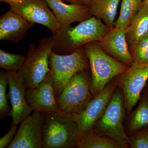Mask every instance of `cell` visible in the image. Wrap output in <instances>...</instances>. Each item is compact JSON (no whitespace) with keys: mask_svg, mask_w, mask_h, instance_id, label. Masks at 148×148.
I'll return each instance as SVG.
<instances>
[{"mask_svg":"<svg viewBox=\"0 0 148 148\" xmlns=\"http://www.w3.org/2000/svg\"><path fill=\"white\" fill-rule=\"evenodd\" d=\"M98 43L103 50L128 67L133 64L132 55L126 38V30L115 27L108 33Z\"/></svg>","mask_w":148,"mask_h":148,"instance_id":"14","label":"cell"},{"mask_svg":"<svg viewBox=\"0 0 148 148\" xmlns=\"http://www.w3.org/2000/svg\"><path fill=\"white\" fill-rule=\"evenodd\" d=\"M53 44L52 36L40 39L37 46L29 45L24 65L17 72L26 89L38 86L50 72L49 58Z\"/></svg>","mask_w":148,"mask_h":148,"instance_id":"4","label":"cell"},{"mask_svg":"<svg viewBox=\"0 0 148 148\" xmlns=\"http://www.w3.org/2000/svg\"><path fill=\"white\" fill-rule=\"evenodd\" d=\"M128 145L131 148H148V127L128 137Z\"/></svg>","mask_w":148,"mask_h":148,"instance_id":"25","label":"cell"},{"mask_svg":"<svg viewBox=\"0 0 148 148\" xmlns=\"http://www.w3.org/2000/svg\"><path fill=\"white\" fill-rule=\"evenodd\" d=\"M42 114V148L77 147L81 133L78 125L69 114L61 111Z\"/></svg>","mask_w":148,"mask_h":148,"instance_id":"2","label":"cell"},{"mask_svg":"<svg viewBox=\"0 0 148 148\" xmlns=\"http://www.w3.org/2000/svg\"><path fill=\"white\" fill-rule=\"evenodd\" d=\"M26 56L8 53L0 49V67L6 72H18L24 65Z\"/></svg>","mask_w":148,"mask_h":148,"instance_id":"22","label":"cell"},{"mask_svg":"<svg viewBox=\"0 0 148 148\" xmlns=\"http://www.w3.org/2000/svg\"><path fill=\"white\" fill-rule=\"evenodd\" d=\"M87 70L78 72L70 79L56 98L60 110L68 114L83 110L94 96L90 90L91 78Z\"/></svg>","mask_w":148,"mask_h":148,"instance_id":"7","label":"cell"},{"mask_svg":"<svg viewBox=\"0 0 148 148\" xmlns=\"http://www.w3.org/2000/svg\"><path fill=\"white\" fill-rule=\"evenodd\" d=\"M147 82H148V80ZM146 85H147V86H148V83H147V84H146Z\"/></svg>","mask_w":148,"mask_h":148,"instance_id":"31","label":"cell"},{"mask_svg":"<svg viewBox=\"0 0 148 148\" xmlns=\"http://www.w3.org/2000/svg\"><path fill=\"white\" fill-rule=\"evenodd\" d=\"M84 48L91 71L90 90L94 97L111 80L124 73L129 67L105 52L98 42L88 43Z\"/></svg>","mask_w":148,"mask_h":148,"instance_id":"3","label":"cell"},{"mask_svg":"<svg viewBox=\"0 0 148 148\" xmlns=\"http://www.w3.org/2000/svg\"><path fill=\"white\" fill-rule=\"evenodd\" d=\"M49 66L56 98L75 74L90 68L84 48L81 47L66 55L56 54L52 51L49 56Z\"/></svg>","mask_w":148,"mask_h":148,"instance_id":"6","label":"cell"},{"mask_svg":"<svg viewBox=\"0 0 148 148\" xmlns=\"http://www.w3.org/2000/svg\"><path fill=\"white\" fill-rule=\"evenodd\" d=\"M116 82L109 83L94 96L85 108L78 113L69 114L78 125L81 134L93 127L105 112L117 86Z\"/></svg>","mask_w":148,"mask_h":148,"instance_id":"9","label":"cell"},{"mask_svg":"<svg viewBox=\"0 0 148 148\" xmlns=\"http://www.w3.org/2000/svg\"><path fill=\"white\" fill-rule=\"evenodd\" d=\"M125 111L121 90H115L105 112L92 129L99 135L112 138L125 148H128V137L123 126Z\"/></svg>","mask_w":148,"mask_h":148,"instance_id":"5","label":"cell"},{"mask_svg":"<svg viewBox=\"0 0 148 148\" xmlns=\"http://www.w3.org/2000/svg\"><path fill=\"white\" fill-rule=\"evenodd\" d=\"M131 53L133 64H148V33L138 42Z\"/></svg>","mask_w":148,"mask_h":148,"instance_id":"24","label":"cell"},{"mask_svg":"<svg viewBox=\"0 0 148 148\" xmlns=\"http://www.w3.org/2000/svg\"><path fill=\"white\" fill-rule=\"evenodd\" d=\"M27 104L33 109L42 113L60 111L55 96V89L50 72L37 87L26 89Z\"/></svg>","mask_w":148,"mask_h":148,"instance_id":"12","label":"cell"},{"mask_svg":"<svg viewBox=\"0 0 148 148\" xmlns=\"http://www.w3.org/2000/svg\"><path fill=\"white\" fill-rule=\"evenodd\" d=\"M33 26L34 24L10 10L0 18V40L18 43Z\"/></svg>","mask_w":148,"mask_h":148,"instance_id":"16","label":"cell"},{"mask_svg":"<svg viewBox=\"0 0 148 148\" xmlns=\"http://www.w3.org/2000/svg\"><path fill=\"white\" fill-rule=\"evenodd\" d=\"M143 0H121L119 16L115 27L126 29L129 27L143 5Z\"/></svg>","mask_w":148,"mask_h":148,"instance_id":"21","label":"cell"},{"mask_svg":"<svg viewBox=\"0 0 148 148\" xmlns=\"http://www.w3.org/2000/svg\"><path fill=\"white\" fill-rule=\"evenodd\" d=\"M25 0H0L1 2L6 3L10 6L17 4L24 1Z\"/></svg>","mask_w":148,"mask_h":148,"instance_id":"27","label":"cell"},{"mask_svg":"<svg viewBox=\"0 0 148 148\" xmlns=\"http://www.w3.org/2000/svg\"><path fill=\"white\" fill-rule=\"evenodd\" d=\"M125 30L131 53L138 42L148 33V3L143 1L141 8Z\"/></svg>","mask_w":148,"mask_h":148,"instance_id":"17","label":"cell"},{"mask_svg":"<svg viewBox=\"0 0 148 148\" xmlns=\"http://www.w3.org/2000/svg\"><path fill=\"white\" fill-rule=\"evenodd\" d=\"M84 1L86 4L87 5H88L89 3V0H84Z\"/></svg>","mask_w":148,"mask_h":148,"instance_id":"29","label":"cell"},{"mask_svg":"<svg viewBox=\"0 0 148 148\" xmlns=\"http://www.w3.org/2000/svg\"><path fill=\"white\" fill-rule=\"evenodd\" d=\"M120 0H89L88 7L91 15L101 20L109 30L115 27Z\"/></svg>","mask_w":148,"mask_h":148,"instance_id":"18","label":"cell"},{"mask_svg":"<svg viewBox=\"0 0 148 148\" xmlns=\"http://www.w3.org/2000/svg\"><path fill=\"white\" fill-rule=\"evenodd\" d=\"M7 72L9 88L8 97L11 104L9 116L12 119V126L21 123L33 110L27 104L25 97L26 88L17 72Z\"/></svg>","mask_w":148,"mask_h":148,"instance_id":"13","label":"cell"},{"mask_svg":"<svg viewBox=\"0 0 148 148\" xmlns=\"http://www.w3.org/2000/svg\"><path fill=\"white\" fill-rule=\"evenodd\" d=\"M8 85L7 72L0 71V116L3 119L9 115L10 109L8 103L7 87Z\"/></svg>","mask_w":148,"mask_h":148,"instance_id":"23","label":"cell"},{"mask_svg":"<svg viewBox=\"0 0 148 148\" xmlns=\"http://www.w3.org/2000/svg\"><path fill=\"white\" fill-rule=\"evenodd\" d=\"M19 129L7 148H42L43 123L42 113L34 111L21 123Z\"/></svg>","mask_w":148,"mask_h":148,"instance_id":"11","label":"cell"},{"mask_svg":"<svg viewBox=\"0 0 148 148\" xmlns=\"http://www.w3.org/2000/svg\"><path fill=\"white\" fill-rule=\"evenodd\" d=\"M148 80V64H133L118 76L117 85L121 88L125 111L130 113L140 100V95Z\"/></svg>","mask_w":148,"mask_h":148,"instance_id":"8","label":"cell"},{"mask_svg":"<svg viewBox=\"0 0 148 148\" xmlns=\"http://www.w3.org/2000/svg\"><path fill=\"white\" fill-rule=\"evenodd\" d=\"M45 1L55 15L59 29L73 22L84 21L92 16L87 5L67 4L62 0Z\"/></svg>","mask_w":148,"mask_h":148,"instance_id":"15","label":"cell"},{"mask_svg":"<svg viewBox=\"0 0 148 148\" xmlns=\"http://www.w3.org/2000/svg\"><path fill=\"white\" fill-rule=\"evenodd\" d=\"M130 114L127 124L130 132L148 127V93L143 95L137 108Z\"/></svg>","mask_w":148,"mask_h":148,"instance_id":"20","label":"cell"},{"mask_svg":"<svg viewBox=\"0 0 148 148\" xmlns=\"http://www.w3.org/2000/svg\"><path fill=\"white\" fill-rule=\"evenodd\" d=\"M17 125L11 126L10 130L0 139V148H7L16 135Z\"/></svg>","mask_w":148,"mask_h":148,"instance_id":"26","label":"cell"},{"mask_svg":"<svg viewBox=\"0 0 148 148\" xmlns=\"http://www.w3.org/2000/svg\"><path fill=\"white\" fill-rule=\"evenodd\" d=\"M143 1L148 3V0H143Z\"/></svg>","mask_w":148,"mask_h":148,"instance_id":"30","label":"cell"},{"mask_svg":"<svg viewBox=\"0 0 148 148\" xmlns=\"http://www.w3.org/2000/svg\"><path fill=\"white\" fill-rule=\"evenodd\" d=\"M77 147L78 148H125L113 139L96 133L92 128L81 134Z\"/></svg>","mask_w":148,"mask_h":148,"instance_id":"19","label":"cell"},{"mask_svg":"<svg viewBox=\"0 0 148 148\" xmlns=\"http://www.w3.org/2000/svg\"><path fill=\"white\" fill-rule=\"evenodd\" d=\"M71 4H86L84 0H62Z\"/></svg>","mask_w":148,"mask_h":148,"instance_id":"28","label":"cell"},{"mask_svg":"<svg viewBox=\"0 0 148 148\" xmlns=\"http://www.w3.org/2000/svg\"><path fill=\"white\" fill-rule=\"evenodd\" d=\"M109 30L103 21L95 16L81 21L75 27H60L53 35L52 51L60 55L70 54L88 43L98 42Z\"/></svg>","mask_w":148,"mask_h":148,"instance_id":"1","label":"cell"},{"mask_svg":"<svg viewBox=\"0 0 148 148\" xmlns=\"http://www.w3.org/2000/svg\"><path fill=\"white\" fill-rule=\"evenodd\" d=\"M10 9L29 23L45 26L53 35L55 34L59 29L55 15L45 0H25L10 6Z\"/></svg>","mask_w":148,"mask_h":148,"instance_id":"10","label":"cell"}]
</instances>
